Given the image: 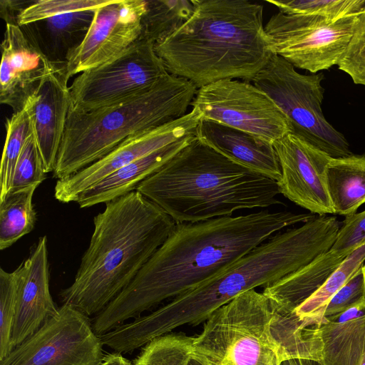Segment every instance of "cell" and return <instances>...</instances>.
<instances>
[{
  "label": "cell",
  "instance_id": "30bf717a",
  "mask_svg": "<svg viewBox=\"0 0 365 365\" xmlns=\"http://www.w3.org/2000/svg\"><path fill=\"white\" fill-rule=\"evenodd\" d=\"M356 15L333 21L322 16L273 14L264 31L270 51L314 74L338 65L353 34Z\"/></svg>",
  "mask_w": 365,
  "mask_h": 365
},
{
  "label": "cell",
  "instance_id": "7c38bea8",
  "mask_svg": "<svg viewBox=\"0 0 365 365\" xmlns=\"http://www.w3.org/2000/svg\"><path fill=\"white\" fill-rule=\"evenodd\" d=\"M102 348L88 317L63 304L55 316L0 360V365H99L104 357Z\"/></svg>",
  "mask_w": 365,
  "mask_h": 365
},
{
  "label": "cell",
  "instance_id": "2e32d148",
  "mask_svg": "<svg viewBox=\"0 0 365 365\" xmlns=\"http://www.w3.org/2000/svg\"><path fill=\"white\" fill-rule=\"evenodd\" d=\"M0 102L21 110L54 68L35 39L21 26L7 24L1 44Z\"/></svg>",
  "mask_w": 365,
  "mask_h": 365
},
{
  "label": "cell",
  "instance_id": "603a6c76",
  "mask_svg": "<svg viewBox=\"0 0 365 365\" xmlns=\"http://www.w3.org/2000/svg\"><path fill=\"white\" fill-rule=\"evenodd\" d=\"M195 135L184 137L127 165L84 190L76 202L81 208H87L102 202L106 203L135 190L140 182L158 171Z\"/></svg>",
  "mask_w": 365,
  "mask_h": 365
},
{
  "label": "cell",
  "instance_id": "3957f363",
  "mask_svg": "<svg viewBox=\"0 0 365 365\" xmlns=\"http://www.w3.org/2000/svg\"><path fill=\"white\" fill-rule=\"evenodd\" d=\"M175 222L137 190L106 203L63 304L88 317L100 313L135 278L163 244Z\"/></svg>",
  "mask_w": 365,
  "mask_h": 365
},
{
  "label": "cell",
  "instance_id": "8992f818",
  "mask_svg": "<svg viewBox=\"0 0 365 365\" xmlns=\"http://www.w3.org/2000/svg\"><path fill=\"white\" fill-rule=\"evenodd\" d=\"M197 89L168 73L150 89L123 101L90 110H70L53 176H71L129 138L182 118Z\"/></svg>",
  "mask_w": 365,
  "mask_h": 365
},
{
  "label": "cell",
  "instance_id": "4fadbf2b",
  "mask_svg": "<svg viewBox=\"0 0 365 365\" xmlns=\"http://www.w3.org/2000/svg\"><path fill=\"white\" fill-rule=\"evenodd\" d=\"M145 0H111L95 10L83 41L66 57L71 77L115 58L140 37Z\"/></svg>",
  "mask_w": 365,
  "mask_h": 365
},
{
  "label": "cell",
  "instance_id": "1f68e13d",
  "mask_svg": "<svg viewBox=\"0 0 365 365\" xmlns=\"http://www.w3.org/2000/svg\"><path fill=\"white\" fill-rule=\"evenodd\" d=\"M46 173L33 130L26 138L17 160L9 191L37 187L46 179Z\"/></svg>",
  "mask_w": 365,
  "mask_h": 365
},
{
  "label": "cell",
  "instance_id": "7a4b0ae2",
  "mask_svg": "<svg viewBox=\"0 0 365 365\" xmlns=\"http://www.w3.org/2000/svg\"><path fill=\"white\" fill-rule=\"evenodd\" d=\"M180 27L155 43L169 73L197 88L225 79H252L272 53L263 25V6L247 0H192Z\"/></svg>",
  "mask_w": 365,
  "mask_h": 365
},
{
  "label": "cell",
  "instance_id": "cb8c5ba5",
  "mask_svg": "<svg viewBox=\"0 0 365 365\" xmlns=\"http://www.w3.org/2000/svg\"><path fill=\"white\" fill-rule=\"evenodd\" d=\"M96 9L67 11L21 27L53 62L66 61L70 51L83 41Z\"/></svg>",
  "mask_w": 365,
  "mask_h": 365
},
{
  "label": "cell",
  "instance_id": "7402d4cb",
  "mask_svg": "<svg viewBox=\"0 0 365 365\" xmlns=\"http://www.w3.org/2000/svg\"><path fill=\"white\" fill-rule=\"evenodd\" d=\"M320 365H361L365 359V302L324 317Z\"/></svg>",
  "mask_w": 365,
  "mask_h": 365
},
{
  "label": "cell",
  "instance_id": "6da1fadb",
  "mask_svg": "<svg viewBox=\"0 0 365 365\" xmlns=\"http://www.w3.org/2000/svg\"><path fill=\"white\" fill-rule=\"evenodd\" d=\"M287 210H260L176 224L130 284L94 318L104 334L217 275L285 227L315 218Z\"/></svg>",
  "mask_w": 365,
  "mask_h": 365
},
{
  "label": "cell",
  "instance_id": "4dcf8cb0",
  "mask_svg": "<svg viewBox=\"0 0 365 365\" xmlns=\"http://www.w3.org/2000/svg\"><path fill=\"white\" fill-rule=\"evenodd\" d=\"M20 269H0V360L12 350L11 336L15 314Z\"/></svg>",
  "mask_w": 365,
  "mask_h": 365
},
{
  "label": "cell",
  "instance_id": "484cf974",
  "mask_svg": "<svg viewBox=\"0 0 365 365\" xmlns=\"http://www.w3.org/2000/svg\"><path fill=\"white\" fill-rule=\"evenodd\" d=\"M36 187L8 192L0 197V250H5L34 228L36 213L32 202Z\"/></svg>",
  "mask_w": 365,
  "mask_h": 365
},
{
  "label": "cell",
  "instance_id": "8fae6325",
  "mask_svg": "<svg viewBox=\"0 0 365 365\" xmlns=\"http://www.w3.org/2000/svg\"><path fill=\"white\" fill-rule=\"evenodd\" d=\"M192 107L202 118L246 132L273 144L292 133L290 123L279 107L252 83L225 79L197 89Z\"/></svg>",
  "mask_w": 365,
  "mask_h": 365
},
{
  "label": "cell",
  "instance_id": "9c48e42d",
  "mask_svg": "<svg viewBox=\"0 0 365 365\" xmlns=\"http://www.w3.org/2000/svg\"><path fill=\"white\" fill-rule=\"evenodd\" d=\"M168 73L155 43L140 36L115 58L74 79L70 110H90L123 101L150 89Z\"/></svg>",
  "mask_w": 365,
  "mask_h": 365
},
{
  "label": "cell",
  "instance_id": "e0dca14e",
  "mask_svg": "<svg viewBox=\"0 0 365 365\" xmlns=\"http://www.w3.org/2000/svg\"><path fill=\"white\" fill-rule=\"evenodd\" d=\"M15 314L11 329L13 349L55 316L59 308L49 289L47 237H40L29 257L19 266Z\"/></svg>",
  "mask_w": 365,
  "mask_h": 365
},
{
  "label": "cell",
  "instance_id": "d4e9b609",
  "mask_svg": "<svg viewBox=\"0 0 365 365\" xmlns=\"http://www.w3.org/2000/svg\"><path fill=\"white\" fill-rule=\"evenodd\" d=\"M334 214L349 216L365 202V154L331 158L326 168Z\"/></svg>",
  "mask_w": 365,
  "mask_h": 365
},
{
  "label": "cell",
  "instance_id": "52a82bcc",
  "mask_svg": "<svg viewBox=\"0 0 365 365\" xmlns=\"http://www.w3.org/2000/svg\"><path fill=\"white\" fill-rule=\"evenodd\" d=\"M272 318L262 292H245L210 316L193 339L192 357L202 365H280Z\"/></svg>",
  "mask_w": 365,
  "mask_h": 365
},
{
  "label": "cell",
  "instance_id": "5b68a950",
  "mask_svg": "<svg viewBox=\"0 0 365 365\" xmlns=\"http://www.w3.org/2000/svg\"><path fill=\"white\" fill-rule=\"evenodd\" d=\"M135 190L175 224L282 204L275 180L233 162L195 135Z\"/></svg>",
  "mask_w": 365,
  "mask_h": 365
},
{
  "label": "cell",
  "instance_id": "d590c367",
  "mask_svg": "<svg viewBox=\"0 0 365 365\" xmlns=\"http://www.w3.org/2000/svg\"><path fill=\"white\" fill-rule=\"evenodd\" d=\"M365 243V210L346 216L330 250H354Z\"/></svg>",
  "mask_w": 365,
  "mask_h": 365
},
{
  "label": "cell",
  "instance_id": "d6a6232c",
  "mask_svg": "<svg viewBox=\"0 0 365 365\" xmlns=\"http://www.w3.org/2000/svg\"><path fill=\"white\" fill-rule=\"evenodd\" d=\"M111 0H38L29 1L17 18L22 26L56 14L83 9H96Z\"/></svg>",
  "mask_w": 365,
  "mask_h": 365
},
{
  "label": "cell",
  "instance_id": "ffe728a7",
  "mask_svg": "<svg viewBox=\"0 0 365 365\" xmlns=\"http://www.w3.org/2000/svg\"><path fill=\"white\" fill-rule=\"evenodd\" d=\"M365 261V243L352 252L323 285L296 309L287 313H273L271 330L294 334L304 329H317L331 298L358 272Z\"/></svg>",
  "mask_w": 365,
  "mask_h": 365
},
{
  "label": "cell",
  "instance_id": "5bb4252c",
  "mask_svg": "<svg viewBox=\"0 0 365 365\" xmlns=\"http://www.w3.org/2000/svg\"><path fill=\"white\" fill-rule=\"evenodd\" d=\"M202 114L196 107L182 118L129 138L106 155L68 178L58 180L55 198L76 202L81 193L133 161L189 135L195 134Z\"/></svg>",
  "mask_w": 365,
  "mask_h": 365
},
{
  "label": "cell",
  "instance_id": "9a60e30c",
  "mask_svg": "<svg viewBox=\"0 0 365 365\" xmlns=\"http://www.w3.org/2000/svg\"><path fill=\"white\" fill-rule=\"evenodd\" d=\"M273 146L281 169L279 194L312 213L334 214L326 179L332 158L291 133Z\"/></svg>",
  "mask_w": 365,
  "mask_h": 365
},
{
  "label": "cell",
  "instance_id": "f1b7e54d",
  "mask_svg": "<svg viewBox=\"0 0 365 365\" xmlns=\"http://www.w3.org/2000/svg\"><path fill=\"white\" fill-rule=\"evenodd\" d=\"M193 339L178 334L155 338L145 345L133 365H187Z\"/></svg>",
  "mask_w": 365,
  "mask_h": 365
},
{
  "label": "cell",
  "instance_id": "ba28073f",
  "mask_svg": "<svg viewBox=\"0 0 365 365\" xmlns=\"http://www.w3.org/2000/svg\"><path fill=\"white\" fill-rule=\"evenodd\" d=\"M272 54L251 82L266 93L287 116L292 133L332 158L352 155L342 133L325 118L322 103L324 75H304Z\"/></svg>",
  "mask_w": 365,
  "mask_h": 365
},
{
  "label": "cell",
  "instance_id": "d6986e66",
  "mask_svg": "<svg viewBox=\"0 0 365 365\" xmlns=\"http://www.w3.org/2000/svg\"><path fill=\"white\" fill-rule=\"evenodd\" d=\"M195 136L225 157L277 181L281 169L273 144L246 132L201 118Z\"/></svg>",
  "mask_w": 365,
  "mask_h": 365
},
{
  "label": "cell",
  "instance_id": "e575fe53",
  "mask_svg": "<svg viewBox=\"0 0 365 365\" xmlns=\"http://www.w3.org/2000/svg\"><path fill=\"white\" fill-rule=\"evenodd\" d=\"M365 302V265L331 298L324 318L334 316Z\"/></svg>",
  "mask_w": 365,
  "mask_h": 365
},
{
  "label": "cell",
  "instance_id": "74e56055",
  "mask_svg": "<svg viewBox=\"0 0 365 365\" xmlns=\"http://www.w3.org/2000/svg\"><path fill=\"white\" fill-rule=\"evenodd\" d=\"M99 365H132L121 354L114 352L104 356Z\"/></svg>",
  "mask_w": 365,
  "mask_h": 365
},
{
  "label": "cell",
  "instance_id": "f546056e",
  "mask_svg": "<svg viewBox=\"0 0 365 365\" xmlns=\"http://www.w3.org/2000/svg\"><path fill=\"white\" fill-rule=\"evenodd\" d=\"M286 14L322 16L336 21L356 15L365 5L364 0H267Z\"/></svg>",
  "mask_w": 365,
  "mask_h": 365
},
{
  "label": "cell",
  "instance_id": "44dd1931",
  "mask_svg": "<svg viewBox=\"0 0 365 365\" xmlns=\"http://www.w3.org/2000/svg\"><path fill=\"white\" fill-rule=\"evenodd\" d=\"M354 250H329L295 272L264 287L262 293L272 312L287 313L299 307L323 285Z\"/></svg>",
  "mask_w": 365,
  "mask_h": 365
},
{
  "label": "cell",
  "instance_id": "ab89813d",
  "mask_svg": "<svg viewBox=\"0 0 365 365\" xmlns=\"http://www.w3.org/2000/svg\"><path fill=\"white\" fill-rule=\"evenodd\" d=\"M187 365H202L200 362H199L197 360L195 359L191 356L190 361L187 363Z\"/></svg>",
  "mask_w": 365,
  "mask_h": 365
},
{
  "label": "cell",
  "instance_id": "8d00e7d4",
  "mask_svg": "<svg viewBox=\"0 0 365 365\" xmlns=\"http://www.w3.org/2000/svg\"><path fill=\"white\" fill-rule=\"evenodd\" d=\"M29 1H0L1 16L4 19L6 24H11L17 25L18 16L21 11L29 4Z\"/></svg>",
  "mask_w": 365,
  "mask_h": 365
},
{
  "label": "cell",
  "instance_id": "836d02e7",
  "mask_svg": "<svg viewBox=\"0 0 365 365\" xmlns=\"http://www.w3.org/2000/svg\"><path fill=\"white\" fill-rule=\"evenodd\" d=\"M338 67L354 83L365 86V5L356 15L352 36Z\"/></svg>",
  "mask_w": 365,
  "mask_h": 365
},
{
  "label": "cell",
  "instance_id": "f35d334b",
  "mask_svg": "<svg viewBox=\"0 0 365 365\" xmlns=\"http://www.w3.org/2000/svg\"><path fill=\"white\" fill-rule=\"evenodd\" d=\"M280 365H320V364L313 360L292 359L283 361Z\"/></svg>",
  "mask_w": 365,
  "mask_h": 365
},
{
  "label": "cell",
  "instance_id": "277c9868",
  "mask_svg": "<svg viewBox=\"0 0 365 365\" xmlns=\"http://www.w3.org/2000/svg\"><path fill=\"white\" fill-rule=\"evenodd\" d=\"M339 228L336 217L321 215L274 234L223 272L145 315L146 333L154 339L184 324H198L243 292L295 272L328 252Z\"/></svg>",
  "mask_w": 365,
  "mask_h": 365
},
{
  "label": "cell",
  "instance_id": "4316f807",
  "mask_svg": "<svg viewBox=\"0 0 365 365\" xmlns=\"http://www.w3.org/2000/svg\"><path fill=\"white\" fill-rule=\"evenodd\" d=\"M193 9L192 0L146 1L140 36L157 43L182 25Z\"/></svg>",
  "mask_w": 365,
  "mask_h": 365
},
{
  "label": "cell",
  "instance_id": "83f0119b",
  "mask_svg": "<svg viewBox=\"0 0 365 365\" xmlns=\"http://www.w3.org/2000/svg\"><path fill=\"white\" fill-rule=\"evenodd\" d=\"M6 136L0 168V197L10 190L15 166L26 140L33 132L31 103L29 98L24 107L6 120Z\"/></svg>",
  "mask_w": 365,
  "mask_h": 365
},
{
  "label": "cell",
  "instance_id": "ac0fdd59",
  "mask_svg": "<svg viewBox=\"0 0 365 365\" xmlns=\"http://www.w3.org/2000/svg\"><path fill=\"white\" fill-rule=\"evenodd\" d=\"M66 62H56L29 98L34 133L46 173L54 171L71 106Z\"/></svg>",
  "mask_w": 365,
  "mask_h": 365
}]
</instances>
